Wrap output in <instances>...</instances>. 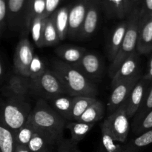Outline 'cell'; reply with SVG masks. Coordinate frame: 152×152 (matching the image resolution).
I'll use <instances>...</instances> for the list:
<instances>
[{"instance_id": "d4e9b609", "label": "cell", "mask_w": 152, "mask_h": 152, "mask_svg": "<svg viewBox=\"0 0 152 152\" xmlns=\"http://www.w3.org/2000/svg\"><path fill=\"white\" fill-rule=\"evenodd\" d=\"M101 2L108 19H127L123 0H101Z\"/></svg>"}, {"instance_id": "30bf717a", "label": "cell", "mask_w": 152, "mask_h": 152, "mask_svg": "<svg viewBox=\"0 0 152 152\" xmlns=\"http://www.w3.org/2000/svg\"><path fill=\"white\" fill-rule=\"evenodd\" d=\"M102 10L103 8L101 0H93L82 25L77 39H87L94 34L97 29Z\"/></svg>"}, {"instance_id": "603a6c76", "label": "cell", "mask_w": 152, "mask_h": 152, "mask_svg": "<svg viewBox=\"0 0 152 152\" xmlns=\"http://www.w3.org/2000/svg\"><path fill=\"white\" fill-rule=\"evenodd\" d=\"M101 145L104 152L124 151V145L116 140L104 122L101 125Z\"/></svg>"}, {"instance_id": "d6986e66", "label": "cell", "mask_w": 152, "mask_h": 152, "mask_svg": "<svg viewBox=\"0 0 152 152\" xmlns=\"http://www.w3.org/2000/svg\"><path fill=\"white\" fill-rule=\"evenodd\" d=\"M55 52L60 60L70 65H75L81 60L87 51L85 48L79 46L63 45L56 48Z\"/></svg>"}, {"instance_id": "74e56055", "label": "cell", "mask_w": 152, "mask_h": 152, "mask_svg": "<svg viewBox=\"0 0 152 152\" xmlns=\"http://www.w3.org/2000/svg\"><path fill=\"white\" fill-rule=\"evenodd\" d=\"M64 0H46V10L45 17L48 18L59 8V5Z\"/></svg>"}, {"instance_id": "9a60e30c", "label": "cell", "mask_w": 152, "mask_h": 152, "mask_svg": "<svg viewBox=\"0 0 152 152\" xmlns=\"http://www.w3.org/2000/svg\"><path fill=\"white\" fill-rule=\"evenodd\" d=\"M137 51L145 55L152 52V16L140 18Z\"/></svg>"}, {"instance_id": "2e32d148", "label": "cell", "mask_w": 152, "mask_h": 152, "mask_svg": "<svg viewBox=\"0 0 152 152\" xmlns=\"http://www.w3.org/2000/svg\"><path fill=\"white\" fill-rule=\"evenodd\" d=\"M129 26V18L123 19L122 22L117 24L111 31L109 39L107 44V55L111 62L115 59L121 45L126 37Z\"/></svg>"}, {"instance_id": "d590c367", "label": "cell", "mask_w": 152, "mask_h": 152, "mask_svg": "<svg viewBox=\"0 0 152 152\" xmlns=\"http://www.w3.org/2000/svg\"><path fill=\"white\" fill-rule=\"evenodd\" d=\"M7 1L8 0H0V35L2 37L7 26Z\"/></svg>"}, {"instance_id": "5bb4252c", "label": "cell", "mask_w": 152, "mask_h": 152, "mask_svg": "<svg viewBox=\"0 0 152 152\" xmlns=\"http://www.w3.org/2000/svg\"><path fill=\"white\" fill-rule=\"evenodd\" d=\"M27 0L7 1V26L11 31L23 33Z\"/></svg>"}, {"instance_id": "d6a6232c", "label": "cell", "mask_w": 152, "mask_h": 152, "mask_svg": "<svg viewBox=\"0 0 152 152\" xmlns=\"http://www.w3.org/2000/svg\"><path fill=\"white\" fill-rule=\"evenodd\" d=\"M152 110V86L149 88L145 98H144L142 103L141 104L139 110L134 117L132 127H135L141 120L149 113Z\"/></svg>"}, {"instance_id": "836d02e7", "label": "cell", "mask_w": 152, "mask_h": 152, "mask_svg": "<svg viewBox=\"0 0 152 152\" xmlns=\"http://www.w3.org/2000/svg\"><path fill=\"white\" fill-rule=\"evenodd\" d=\"M46 68L42 59L38 56L34 55L29 68V79L31 81L37 80L45 71Z\"/></svg>"}, {"instance_id": "ffe728a7", "label": "cell", "mask_w": 152, "mask_h": 152, "mask_svg": "<svg viewBox=\"0 0 152 152\" xmlns=\"http://www.w3.org/2000/svg\"><path fill=\"white\" fill-rule=\"evenodd\" d=\"M71 6V4H68L66 6L59 7L51 15L60 41L65 39L68 37V28H69V13Z\"/></svg>"}, {"instance_id": "9c48e42d", "label": "cell", "mask_w": 152, "mask_h": 152, "mask_svg": "<svg viewBox=\"0 0 152 152\" xmlns=\"http://www.w3.org/2000/svg\"><path fill=\"white\" fill-rule=\"evenodd\" d=\"M141 78L142 77L139 75L134 78L120 82L112 88L113 90L108 103V111L110 114L124 105L135 85Z\"/></svg>"}, {"instance_id": "8992f818", "label": "cell", "mask_w": 152, "mask_h": 152, "mask_svg": "<svg viewBox=\"0 0 152 152\" xmlns=\"http://www.w3.org/2000/svg\"><path fill=\"white\" fill-rule=\"evenodd\" d=\"M129 120L130 118L128 116L124 104L114 113L109 114V116L104 120V123L108 126L116 140L121 143H124L127 140L130 130Z\"/></svg>"}, {"instance_id": "4316f807", "label": "cell", "mask_w": 152, "mask_h": 152, "mask_svg": "<svg viewBox=\"0 0 152 152\" xmlns=\"http://www.w3.org/2000/svg\"><path fill=\"white\" fill-rule=\"evenodd\" d=\"M96 97L79 96H74L71 114V121H78L87 108L96 100Z\"/></svg>"}, {"instance_id": "52a82bcc", "label": "cell", "mask_w": 152, "mask_h": 152, "mask_svg": "<svg viewBox=\"0 0 152 152\" xmlns=\"http://www.w3.org/2000/svg\"><path fill=\"white\" fill-rule=\"evenodd\" d=\"M34 48L27 37H23L17 44L13 56V66L16 74L29 78V68L34 56Z\"/></svg>"}, {"instance_id": "83f0119b", "label": "cell", "mask_w": 152, "mask_h": 152, "mask_svg": "<svg viewBox=\"0 0 152 152\" xmlns=\"http://www.w3.org/2000/svg\"><path fill=\"white\" fill-rule=\"evenodd\" d=\"M15 132L0 122V152H15Z\"/></svg>"}, {"instance_id": "ee69618b", "label": "cell", "mask_w": 152, "mask_h": 152, "mask_svg": "<svg viewBox=\"0 0 152 152\" xmlns=\"http://www.w3.org/2000/svg\"><path fill=\"white\" fill-rule=\"evenodd\" d=\"M15 152H33V151H31L28 146L16 145V151H15Z\"/></svg>"}, {"instance_id": "e0dca14e", "label": "cell", "mask_w": 152, "mask_h": 152, "mask_svg": "<svg viewBox=\"0 0 152 152\" xmlns=\"http://www.w3.org/2000/svg\"><path fill=\"white\" fill-rule=\"evenodd\" d=\"M31 91V80L28 77L19 74L12 75L7 84L3 88L2 92L7 97H25Z\"/></svg>"}, {"instance_id": "484cf974", "label": "cell", "mask_w": 152, "mask_h": 152, "mask_svg": "<svg viewBox=\"0 0 152 152\" xmlns=\"http://www.w3.org/2000/svg\"><path fill=\"white\" fill-rule=\"evenodd\" d=\"M104 114H105V106L103 103L99 99H96L83 113L78 121L95 124L96 122L103 118Z\"/></svg>"}, {"instance_id": "60d3db41", "label": "cell", "mask_w": 152, "mask_h": 152, "mask_svg": "<svg viewBox=\"0 0 152 152\" xmlns=\"http://www.w3.org/2000/svg\"><path fill=\"white\" fill-rule=\"evenodd\" d=\"M151 54V57H150L149 62H148V68L147 72L145 73V75L143 76V78L145 80H148V81H152V52Z\"/></svg>"}, {"instance_id": "1f68e13d", "label": "cell", "mask_w": 152, "mask_h": 152, "mask_svg": "<svg viewBox=\"0 0 152 152\" xmlns=\"http://www.w3.org/2000/svg\"><path fill=\"white\" fill-rule=\"evenodd\" d=\"M43 41H44L45 47L55 45L60 41L59 34L53 22V19L51 16L47 18L46 20L44 28V34H43Z\"/></svg>"}, {"instance_id": "8fae6325", "label": "cell", "mask_w": 152, "mask_h": 152, "mask_svg": "<svg viewBox=\"0 0 152 152\" xmlns=\"http://www.w3.org/2000/svg\"><path fill=\"white\" fill-rule=\"evenodd\" d=\"M74 66L94 83L100 79L103 71L102 59L93 52H86L81 60Z\"/></svg>"}, {"instance_id": "ab89813d", "label": "cell", "mask_w": 152, "mask_h": 152, "mask_svg": "<svg viewBox=\"0 0 152 152\" xmlns=\"http://www.w3.org/2000/svg\"><path fill=\"white\" fill-rule=\"evenodd\" d=\"M123 1L126 16L129 18V16L132 14L133 11V2H132V0H123Z\"/></svg>"}, {"instance_id": "3957f363", "label": "cell", "mask_w": 152, "mask_h": 152, "mask_svg": "<svg viewBox=\"0 0 152 152\" xmlns=\"http://www.w3.org/2000/svg\"><path fill=\"white\" fill-rule=\"evenodd\" d=\"M31 111L25 97L7 98L1 104L0 122L15 132L26 123Z\"/></svg>"}, {"instance_id": "7c38bea8", "label": "cell", "mask_w": 152, "mask_h": 152, "mask_svg": "<svg viewBox=\"0 0 152 152\" xmlns=\"http://www.w3.org/2000/svg\"><path fill=\"white\" fill-rule=\"evenodd\" d=\"M150 81L145 80L143 77L137 83L133 90L131 92L127 100L125 102L126 111L129 118H134L135 114L139 110L144 98L149 89Z\"/></svg>"}, {"instance_id": "f35d334b", "label": "cell", "mask_w": 152, "mask_h": 152, "mask_svg": "<svg viewBox=\"0 0 152 152\" xmlns=\"http://www.w3.org/2000/svg\"><path fill=\"white\" fill-rule=\"evenodd\" d=\"M152 16V0H143L140 10V18Z\"/></svg>"}, {"instance_id": "7bdbcfd3", "label": "cell", "mask_w": 152, "mask_h": 152, "mask_svg": "<svg viewBox=\"0 0 152 152\" xmlns=\"http://www.w3.org/2000/svg\"><path fill=\"white\" fill-rule=\"evenodd\" d=\"M142 1L143 0H132V2H133V10H140Z\"/></svg>"}, {"instance_id": "f1b7e54d", "label": "cell", "mask_w": 152, "mask_h": 152, "mask_svg": "<svg viewBox=\"0 0 152 152\" xmlns=\"http://www.w3.org/2000/svg\"><path fill=\"white\" fill-rule=\"evenodd\" d=\"M152 143V130L137 135L133 140L124 145L123 152H138Z\"/></svg>"}, {"instance_id": "4dcf8cb0", "label": "cell", "mask_w": 152, "mask_h": 152, "mask_svg": "<svg viewBox=\"0 0 152 152\" xmlns=\"http://www.w3.org/2000/svg\"><path fill=\"white\" fill-rule=\"evenodd\" d=\"M35 132V127L31 123L30 119H28V121L23 126H22L19 130L15 132V139H16V145L28 146V143L32 139Z\"/></svg>"}, {"instance_id": "6da1fadb", "label": "cell", "mask_w": 152, "mask_h": 152, "mask_svg": "<svg viewBox=\"0 0 152 152\" xmlns=\"http://www.w3.org/2000/svg\"><path fill=\"white\" fill-rule=\"evenodd\" d=\"M29 119L38 132L50 138L56 145L64 138L67 120L58 114L45 99H38Z\"/></svg>"}, {"instance_id": "f546056e", "label": "cell", "mask_w": 152, "mask_h": 152, "mask_svg": "<svg viewBox=\"0 0 152 152\" xmlns=\"http://www.w3.org/2000/svg\"><path fill=\"white\" fill-rule=\"evenodd\" d=\"M46 20L47 18H45L44 16H38L32 21L30 27V33L33 41L35 43L36 46L38 48L45 47L43 34Z\"/></svg>"}, {"instance_id": "44dd1931", "label": "cell", "mask_w": 152, "mask_h": 152, "mask_svg": "<svg viewBox=\"0 0 152 152\" xmlns=\"http://www.w3.org/2000/svg\"><path fill=\"white\" fill-rule=\"evenodd\" d=\"M74 96L68 94H62L50 99L49 102L52 108L66 120H71V109Z\"/></svg>"}, {"instance_id": "8d00e7d4", "label": "cell", "mask_w": 152, "mask_h": 152, "mask_svg": "<svg viewBox=\"0 0 152 152\" xmlns=\"http://www.w3.org/2000/svg\"><path fill=\"white\" fill-rule=\"evenodd\" d=\"M56 152H82L79 150L77 144L73 142L71 139H63L59 142L56 145Z\"/></svg>"}, {"instance_id": "ba28073f", "label": "cell", "mask_w": 152, "mask_h": 152, "mask_svg": "<svg viewBox=\"0 0 152 152\" xmlns=\"http://www.w3.org/2000/svg\"><path fill=\"white\" fill-rule=\"evenodd\" d=\"M93 0H75L71 4L69 13L68 37L77 39L87 12Z\"/></svg>"}, {"instance_id": "cb8c5ba5", "label": "cell", "mask_w": 152, "mask_h": 152, "mask_svg": "<svg viewBox=\"0 0 152 152\" xmlns=\"http://www.w3.org/2000/svg\"><path fill=\"white\" fill-rule=\"evenodd\" d=\"M94 124L83 123L80 121H71L66 123L65 129L71 133V140L75 143H78L86 137L90 132Z\"/></svg>"}, {"instance_id": "b9f144b4", "label": "cell", "mask_w": 152, "mask_h": 152, "mask_svg": "<svg viewBox=\"0 0 152 152\" xmlns=\"http://www.w3.org/2000/svg\"><path fill=\"white\" fill-rule=\"evenodd\" d=\"M5 73H6V68L4 67L3 59H1V61H0V78H1V83H2L3 80H4Z\"/></svg>"}, {"instance_id": "277c9868", "label": "cell", "mask_w": 152, "mask_h": 152, "mask_svg": "<svg viewBox=\"0 0 152 152\" xmlns=\"http://www.w3.org/2000/svg\"><path fill=\"white\" fill-rule=\"evenodd\" d=\"M140 10H134L129 16V26L124 40L115 59L111 62L109 68L111 77L114 75L121 64L127 58L137 52L138 33H139Z\"/></svg>"}, {"instance_id": "e575fe53", "label": "cell", "mask_w": 152, "mask_h": 152, "mask_svg": "<svg viewBox=\"0 0 152 152\" xmlns=\"http://www.w3.org/2000/svg\"><path fill=\"white\" fill-rule=\"evenodd\" d=\"M152 130V110L146 114L135 127L133 131L137 135H140L148 131Z\"/></svg>"}, {"instance_id": "5b68a950", "label": "cell", "mask_w": 152, "mask_h": 152, "mask_svg": "<svg viewBox=\"0 0 152 152\" xmlns=\"http://www.w3.org/2000/svg\"><path fill=\"white\" fill-rule=\"evenodd\" d=\"M31 91L48 101L59 95L68 94L58 76L50 69H46L37 80L31 81Z\"/></svg>"}, {"instance_id": "ac0fdd59", "label": "cell", "mask_w": 152, "mask_h": 152, "mask_svg": "<svg viewBox=\"0 0 152 152\" xmlns=\"http://www.w3.org/2000/svg\"><path fill=\"white\" fill-rule=\"evenodd\" d=\"M45 10L46 0H27L24 30L22 33L24 35H27L30 33V27L34 19L41 16L45 17Z\"/></svg>"}, {"instance_id": "4fadbf2b", "label": "cell", "mask_w": 152, "mask_h": 152, "mask_svg": "<svg viewBox=\"0 0 152 152\" xmlns=\"http://www.w3.org/2000/svg\"><path fill=\"white\" fill-rule=\"evenodd\" d=\"M137 51L126 59L114 75L111 77V87L114 88L119 83L140 75V59Z\"/></svg>"}, {"instance_id": "7402d4cb", "label": "cell", "mask_w": 152, "mask_h": 152, "mask_svg": "<svg viewBox=\"0 0 152 152\" xmlns=\"http://www.w3.org/2000/svg\"><path fill=\"white\" fill-rule=\"evenodd\" d=\"M56 144L50 138L36 129L28 147L33 152H51Z\"/></svg>"}, {"instance_id": "7a4b0ae2", "label": "cell", "mask_w": 152, "mask_h": 152, "mask_svg": "<svg viewBox=\"0 0 152 152\" xmlns=\"http://www.w3.org/2000/svg\"><path fill=\"white\" fill-rule=\"evenodd\" d=\"M52 71L58 76L70 96L96 97L97 95L98 90L94 83L74 65L56 59L52 62Z\"/></svg>"}]
</instances>
